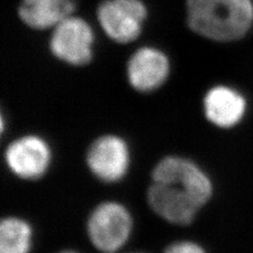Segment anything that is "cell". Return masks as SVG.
<instances>
[{
  "label": "cell",
  "mask_w": 253,
  "mask_h": 253,
  "mask_svg": "<svg viewBox=\"0 0 253 253\" xmlns=\"http://www.w3.org/2000/svg\"><path fill=\"white\" fill-rule=\"evenodd\" d=\"M187 21L199 35L215 42H233L253 25L252 0H187Z\"/></svg>",
  "instance_id": "obj_1"
},
{
  "label": "cell",
  "mask_w": 253,
  "mask_h": 253,
  "mask_svg": "<svg viewBox=\"0 0 253 253\" xmlns=\"http://www.w3.org/2000/svg\"><path fill=\"white\" fill-rule=\"evenodd\" d=\"M134 220L130 210L116 201L100 202L85 221L88 240L100 253H118L130 241Z\"/></svg>",
  "instance_id": "obj_2"
},
{
  "label": "cell",
  "mask_w": 253,
  "mask_h": 253,
  "mask_svg": "<svg viewBox=\"0 0 253 253\" xmlns=\"http://www.w3.org/2000/svg\"><path fill=\"white\" fill-rule=\"evenodd\" d=\"M151 181L183 187L203 208L212 200L214 185L200 165L191 158L167 155L158 161L151 171Z\"/></svg>",
  "instance_id": "obj_3"
},
{
  "label": "cell",
  "mask_w": 253,
  "mask_h": 253,
  "mask_svg": "<svg viewBox=\"0 0 253 253\" xmlns=\"http://www.w3.org/2000/svg\"><path fill=\"white\" fill-rule=\"evenodd\" d=\"M3 158L14 176L25 181H36L51 169L53 153L44 138L36 134H26L9 142Z\"/></svg>",
  "instance_id": "obj_4"
},
{
  "label": "cell",
  "mask_w": 253,
  "mask_h": 253,
  "mask_svg": "<svg viewBox=\"0 0 253 253\" xmlns=\"http://www.w3.org/2000/svg\"><path fill=\"white\" fill-rule=\"evenodd\" d=\"M85 165L92 175L101 183H120L130 170L129 146L115 134L101 135L94 139L86 150Z\"/></svg>",
  "instance_id": "obj_5"
},
{
  "label": "cell",
  "mask_w": 253,
  "mask_h": 253,
  "mask_svg": "<svg viewBox=\"0 0 253 253\" xmlns=\"http://www.w3.org/2000/svg\"><path fill=\"white\" fill-rule=\"evenodd\" d=\"M147 204L156 216L173 226L193 224L202 206L183 187L151 181L147 189Z\"/></svg>",
  "instance_id": "obj_6"
},
{
  "label": "cell",
  "mask_w": 253,
  "mask_h": 253,
  "mask_svg": "<svg viewBox=\"0 0 253 253\" xmlns=\"http://www.w3.org/2000/svg\"><path fill=\"white\" fill-rule=\"evenodd\" d=\"M146 18V5L140 0H105L97 9V19L102 30L108 37L120 43L135 41Z\"/></svg>",
  "instance_id": "obj_7"
},
{
  "label": "cell",
  "mask_w": 253,
  "mask_h": 253,
  "mask_svg": "<svg viewBox=\"0 0 253 253\" xmlns=\"http://www.w3.org/2000/svg\"><path fill=\"white\" fill-rule=\"evenodd\" d=\"M94 33L84 19L70 16L53 29L50 49L61 61L72 66H84L93 55Z\"/></svg>",
  "instance_id": "obj_8"
},
{
  "label": "cell",
  "mask_w": 253,
  "mask_h": 253,
  "mask_svg": "<svg viewBox=\"0 0 253 253\" xmlns=\"http://www.w3.org/2000/svg\"><path fill=\"white\" fill-rule=\"evenodd\" d=\"M170 72L169 59L151 46L137 50L129 59L126 74L130 84L139 92H151L167 81Z\"/></svg>",
  "instance_id": "obj_9"
},
{
  "label": "cell",
  "mask_w": 253,
  "mask_h": 253,
  "mask_svg": "<svg viewBox=\"0 0 253 253\" xmlns=\"http://www.w3.org/2000/svg\"><path fill=\"white\" fill-rule=\"evenodd\" d=\"M246 112V98L231 86H213L204 98L206 118L220 129L234 128L244 120Z\"/></svg>",
  "instance_id": "obj_10"
},
{
  "label": "cell",
  "mask_w": 253,
  "mask_h": 253,
  "mask_svg": "<svg viewBox=\"0 0 253 253\" xmlns=\"http://www.w3.org/2000/svg\"><path fill=\"white\" fill-rule=\"evenodd\" d=\"M76 0H23L18 14L22 22L35 30L54 29L72 16Z\"/></svg>",
  "instance_id": "obj_11"
},
{
  "label": "cell",
  "mask_w": 253,
  "mask_h": 253,
  "mask_svg": "<svg viewBox=\"0 0 253 253\" xmlns=\"http://www.w3.org/2000/svg\"><path fill=\"white\" fill-rule=\"evenodd\" d=\"M34 244L33 227L27 219L7 215L0 221V253H31Z\"/></svg>",
  "instance_id": "obj_12"
},
{
  "label": "cell",
  "mask_w": 253,
  "mask_h": 253,
  "mask_svg": "<svg viewBox=\"0 0 253 253\" xmlns=\"http://www.w3.org/2000/svg\"><path fill=\"white\" fill-rule=\"evenodd\" d=\"M163 253H208L200 243L191 240H180L169 244Z\"/></svg>",
  "instance_id": "obj_13"
},
{
  "label": "cell",
  "mask_w": 253,
  "mask_h": 253,
  "mask_svg": "<svg viewBox=\"0 0 253 253\" xmlns=\"http://www.w3.org/2000/svg\"><path fill=\"white\" fill-rule=\"evenodd\" d=\"M55 253H81V252H78L73 249H63V250H60V251L55 252Z\"/></svg>",
  "instance_id": "obj_14"
},
{
  "label": "cell",
  "mask_w": 253,
  "mask_h": 253,
  "mask_svg": "<svg viewBox=\"0 0 253 253\" xmlns=\"http://www.w3.org/2000/svg\"><path fill=\"white\" fill-rule=\"evenodd\" d=\"M132 253H138V252H132Z\"/></svg>",
  "instance_id": "obj_15"
}]
</instances>
